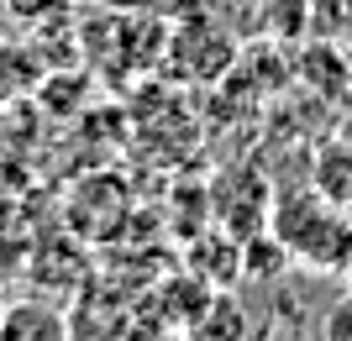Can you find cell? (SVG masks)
<instances>
[{
    "label": "cell",
    "instance_id": "6da1fadb",
    "mask_svg": "<svg viewBox=\"0 0 352 341\" xmlns=\"http://www.w3.org/2000/svg\"><path fill=\"white\" fill-rule=\"evenodd\" d=\"M326 237L352 242V226L326 205L321 194H279V205H274V242H284V252L326 263V268L352 263L347 247H337V242H326Z\"/></svg>",
    "mask_w": 352,
    "mask_h": 341
},
{
    "label": "cell",
    "instance_id": "7a4b0ae2",
    "mask_svg": "<svg viewBox=\"0 0 352 341\" xmlns=\"http://www.w3.org/2000/svg\"><path fill=\"white\" fill-rule=\"evenodd\" d=\"M0 341H69V326L53 305L27 299V305H11L0 315Z\"/></svg>",
    "mask_w": 352,
    "mask_h": 341
}]
</instances>
